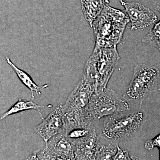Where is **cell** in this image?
Instances as JSON below:
<instances>
[{"mask_svg": "<svg viewBox=\"0 0 160 160\" xmlns=\"http://www.w3.org/2000/svg\"><path fill=\"white\" fill-rule=\"evenodd\" d=\"M129 19L125 10L106 5L92 24L95 46L98 48H114L121 43Z\"/></svg>", "mask_w": 160, "mask_h": 160, "instance_id": "1", "label": "cell"}, {"mask_svg": "<svg viewBox=\"0 0 160 160\" xmlns=\"http://www.w3.org/2000/svg\"><path fill=\"white\" fill-rule=\"evenodd\" d=\"M146 119L147 115L142 109H129L111 115L104 121L101 136L115 143L138 137Z\"/></svg>", "mask_w": 160, "mask_h": 160, "instance_id": "2", "label": "cell"}, {"mask_svg": "<svg viewBox=\"0 0 160 160\" xmlns=\"http://www.w3.org/2000/svg\"><path fill=\"white\" fill-rule=\"evenodd\" d=\"M95 92L93 85L83 78L63 105L66 129L95 127V122L89 111L90 101Z\"/></svg>", "mask_w": 160, "mask_h": 160, "instance_id": "3", "label": "cell"}, {"mask_svg": "<svg viewBox=\"0 0 160 160\" xmlns=\"http://www.w3.org/2000/svg\"><path fill=\"white\" fill-rule=\"evenodd\" d=\"M120 59L117 47H94L85 65L83 78L93 85L95 93L106 89Z\"/></svg>", "mask_w": 160, "mask_h": 160, "instance_id": "4", "label": "cell"}, {"mask_svg": "<svg viewBox=\"0 0 160 160\" xmlns=\"http://www.w3.org/2000/svg\"><path fill=\"white\" fill-rule=\"evenodd\" d=\"M160 71L157 67L143 64L134 67L131 82L125 89L123 97L128 102L140 104L158 88Z\"/></svg>", "mask_w": 160, "mask_h": 160, "instance_id": "5", "label": "cell"}, {"mask_svg": "<svg viewBox=\"0 0 160 160\" xmlns=\"http://www.w3.org/2000/svg\"><path fill=\"white\" fill-rule=\"evenodd\" d=\"M130 109L129 102L111 89L95 93L89 104V111L92 118L96 122L104 117Z\"/></svg>", "mask_w": 160, "mask_h": 160, "instance_id": "6", "label": "cell"}, {"mask_svg": "<svg viewBox=\"0 0 160 160\" xmlns=\"http://www.w3.org/2000/svg\"><path fill=\"white\" fill-rule=\"evenodd\" d=\"M27 160H75V147L65 132L52 138L44 149H38Z\"/></svg>", "mask_w": 160, "mask_h": 160, "instance_id": "7", "label": "cell"}, {"mask_svg": "<svg viewBox=\"0 0 160 160\" xmlns=\"http://www.w3.org/2000/svg\"><path fill=\"white\" fill-rule=\"evenodd\" d=\"M65 114L62 104L52 109L46 118L34 129L37 134L45 143L55 136L65 132Z\"/></svg>", "mask_w": 160, "mask_h": 160, "instance_id": "8", "label": "cell"}, {"mask_svg": "<svg viewBox=\"0 0 160 160\" xmlns=\"http://www.w3.org/2000/svg\"><path fill=\"white\" fill-rule=\"evenodd\" d=\"M125 8L131 22V29L141 30L146 29L156 22L158 17L152 10L137 2H129L119 0Z\"/></svg>", "mask_w": 160, "mask_h": 160, "instance_id": "9", "label": "cell"}, {"mask_svg": "<svg viewBox=\"0 0 160 160\" xmlns=\"http://www.w3.org/2000/svg\"><path fill=\"white\" fill-rule=\"evenodd\" d=\"M101 144L95 128L88 135L75 143V160H96Z\"/></svg>", "mask_w": 160, "mask_h": 160, "instance_id": "10", "label": "cell"}, {"mask_svg": "<svg viewBox=\"0 0 160 160\" xmlns=\"http://www.w3.org/2000/svg\"><path fill=\"white\" fill-rule=\"evenodd\" d=\"M82 9L86 22L92 27V23L102 12L109 0H81Z\"/></svg>", "mask_w": 160, "mask_h": 160, "instance_id": "11", "label": "cell"}, {"mask_svg": "<svg viewBox=\"0 0 160 160\" xmlns=\"http://www.w3.org/2000/svg\"><path fill=\"white\" fill-rule=\"evenodd\" d=\"M6 59L7 63L15 72L16 73L17 75L18 78H19L20 81L30 90L32 99H34V95H33L34 92L38 95H40L42 93L40 91V89H46L50 86V85L49 84H46L43 86H38L33 82V80L32 79L31 77L27 72L17 67L12 62L9 57H6Z\"/></svg>", "mask_w": 160, "mask_h": 160, "instance_id": "12", "label": "cell"}, {"mask_svg": "<svg viewBox=\"0 0 160 160\" xmlns=\"http://www.w3.org/2000/svg\"><path fill=\"white\" fill-rule=\"evenodd\" d=\"M52 107V106L51 105L41 106V105H37L32 101H27L26 100H23L22 99H19L18 101L14 105L12 106L8 111H6L4 114L1 116L0 119L3 120L11 115L16 114V113H18V112L25 111V110H30V109H36V110H38L42 118V114L40 112V108H42V107L51 108Z\"/></svg>", "mask_w": 160, "mask_h": 160, "instance_id": "13", "label": "cell"}, {"mask_svg": "<svg viewBox=\"0 0 160 160\" xmlns=\"http://www.w3.org/2000/svg\"><path fill=\"white\" fill-rule=\"evenodd\" d=\"M156 9L160 13V0L155 3ZM142 42L157 49L160 51V20L155 23L154 26L144 37Z\"/></svg>", "mask_w": 160, "mask_h": 160, "instance_id": "14", "label": "cell"}, {"mask_svg": "<svg viewBox=\"0 0 160 160\" xmlns=\"http://www.w3.org/2000/svg\"><path fill=\"white\" fill-rule=\"evenodd\" d=\"M109 144H100L96 160H113L118 150V143L109 142Z\"/></svg>", "mask_w": 160, "mask_h": 160, "instance_id": "15", "label": "cell"}, {"mask_svg": "<svg viewBox=\"0 0 160 160\" xmlns=\"http://www.w3.org/2000/svg\"><path fill=\"white\" fill-rule=\"evenodd\" d=\"M118 150L113 160H131L129 152L125 149H122L118 145Z\"/></svg>", "mask_w": 160, "mask_h": 160, "instance_id": "16", "label": "cell"}, {"mask_svg": "<svg viewBox=\"0 0 160 160\" xmlns=\"http://www.w3.org/2000/svg\"><path fill=\"white\" fill-rule=\"evenodd\" d=\"M145 148L148 150H152L155 147H160V133L154 138L146 141L145 144Z\"/></svg>", "mask_w": 160, "mask_h": 160, "instance_id": "17", "label": "cell"}, {"mask_svg": "<svg viewBox=\"0 0 160 160\" xmlns=\"http://www.w3.org/2000/svg\"><path fill=\"white\" fill-rule=\"evenodd\" d=\"M159 149H160V147H159Z\"/></svg>", "mask_w": 160, "mask_h": 160, "instance_id": "18", "label": "cell"}]
</instances>
